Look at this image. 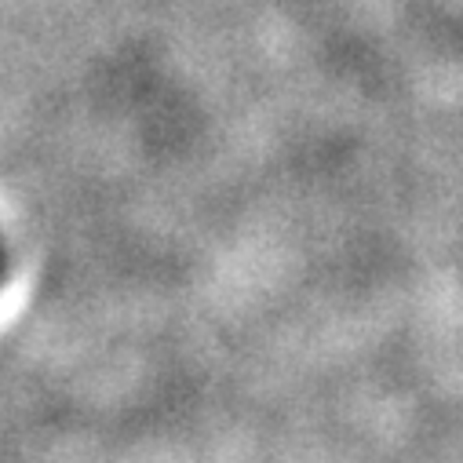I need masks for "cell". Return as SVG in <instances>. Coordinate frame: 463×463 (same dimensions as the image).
Listing matches in <instances>:
<instances>
[{
  "instance_id": "1",
  "label": "cell",
  "mask_w": 463,
  "mask_h": 463,
  "mask_svg": "<svg viewBox=\"0 0 463 463\" xmlns=\"http://www.w3.org/2000/svg\"><path fill=\"white\" fill-rule=\"evenodd\" d=\"M0 274H5V245H0Z\"/></svg>"
}]
</instances>
